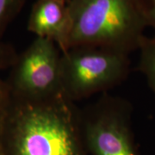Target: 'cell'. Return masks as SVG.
Returning a JSON list of instances; mask_svg holds the SVG:
<instances>
[{"label":"cell","instance_id":"30bf717a","mask_svg":"<svg viewBox=\"0 0 155 155\" xmlns=\"http://www.w3.org/2000/svg\"><path fill=\"white\" fill-rule=\"evenodd\" d=\"M11 96L5 81L0 79V128L10 107Z\"/></svg>","mask_w":155,"mask_h":155},{"label":"cell","instance_id":"ba28073f","mask_svg":"<svg viewBox=\"0 0 155 155\" xmlns=\"http://www.w3.org/2000/svg\"><path fill=\"white\" fill-rule=\"evenodd\" d=\"M27 0H0V41Z\"/></svg>","mask_w":155,"mask_h":155},{"label":"cell","instance_id":"4fadbf2b","mask_svg":"<svg viewBox=\"0 0 155 155\" xmlns=\"http://www.w3.org/2000/svg\"><path fill=\"white\" fill-rule=\"evenodd\" d=\"M65 1H67V2H68V1H70V0H65Z\"/></svg>","mask_w":155,"mask_h":155},{"label":"cell","instance_id":"7c38bea8","mask_svg":"<svg viewBox=\"0 0 155 155\" xmlns=\"http://www.w3.org/2000/svg\"><path fill=\"white\" fill-rule=\"evenodd\" d=\"M0 155H2V152H1V148H0Z\"/></svg>","mask_w":155,"mask_h":155},{"label":"cell","instance_id":"8992f818","mask_svg":"<svg viewBox=\"0 0 155 155\" xmlns=\"http://www.w3.org/2000/svg\"><path fill=\"white\" fill-rule=\"evenodd\" d=\"M71 28L68 2L65 0H37L31 9L27 28L35 37L49 39L61 52L67 48Z\"/></svg>","mask_w":155,"mask_h":155},{"label":"cell","instance_id":"52a82bcc","mask_svg":"<svg viewBox=\"0 0 155 155\" xmlns=\"http://www.w3.org/2000/svg\"><path fill=\"white\" fill-rule=\"evenodd\" d=\"M139 50L140 70L144 73L155 92V35L151 38L145 36Z\"/></svg>","mask_w":155,"mask_h":155},{"label":"cell","instance_id":"277c9868","mask_svg":"<svg viewBox=\"0 0 155 155\" xmlns=\"http://www.w3.org/2000/svg\"><path fill=\"white\" fill-rule=\"evenodd\" d=\"M61 50L49 39L35 37L17 54L5 82L11 98L41 102L62 95Z\"/></svg>","mask_w":155,"mask_h":155},{"label":"cell","instance_id":"9c48e42d","mask_svg":"<svg viewBox=\"0 0 155 155\" xmlns=\"http://www.w3.org/2000/svg\"><path fill=\"white\" fill-rule=\"evenodd\" d=\"M17 57V54L11 45L0 41V71L11 68Z\"/></svg>","mask_w":155,"mask_h":155},{"label":"cell","instance_id":"6da1fadb","mask_svg":"<svg viewBox=\"0 0 155 155\" xmlns=\"http://www.w3.org/2000/svg\"><path fill=\"white\" fill-rule=\"evenodd\" d=\"M0 148L2 155H89L81 122L63 95L41 102L11 98Z\"/></svg>","mask_w":155,"mask_h":155},{"label":"cell","instance_id":"5b68a950","mask_svg":"<svg viewBox=\"0 0 155 155\" xmlns=\"http://www.w3.org/2000/svg\"><path fill=\"white\" fill-rule=\"evenodd\" d=\"M81 129L89 155H139L123 104H100L81 122Z\"/></svg>","mask_w":155,"mask_h":155},{"label":"cell","instance_id":"7a4b0ae2","mask_svg":"<svg viewBox=\"0 0 155 155\" xmlns=\"http://www.w3.org/2000/svg\"><path fill=\"white\" fill-rule=\"evenodd\" d=\"M67 49L90 46L130 54L147 28L140 0H70Z\"/></svg>","mask_w":155,"mask_h":155},{"label":"cell","instance_id":"8fae6325","mask_svg":"<svg viewBox=\"0 0 155 155\" xmlns=\"http://www.w3.org/2000/svg\"><path fill=\"white\" fill-rule=\"evenodd\" d=\"M144 13L147 27H152L155 31V0H140Z\"/></svg>","mask_w":155,"mask_h":155},{"label":"cell","instance_id":"3957f363","mask_svg":"<svg viewBox=\"0 0 155 155\" xmlns=\"http://www.w3.org/2000/svg\"><path fill=\"white\" fill-rule=\"evenodd\" d=\"M128 56L90 46L74 47L61 52L62 95L73 103L116 86L128 74Z\"/></svg>","mask_w":155,"mask_h":155}]
</instances>
